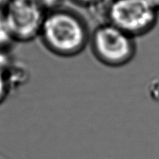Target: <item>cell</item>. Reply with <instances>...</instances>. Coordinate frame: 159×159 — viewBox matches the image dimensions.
<instances>
[{"label":"cell","instance_id":"6da1fadb","mask_svg":"<svg viewBox=\"0 0 159 159\" xmlns=\"http://www.w3.org/2000/svg\"><path fill=\"white\" fill-rule=\"evenodd\" d=\"M91 32L74 13L57 10L46 14L38 38L49 52L61 57H73L89 45Z\"/></svg>","mask_w":159,"mask_h":159},{"label":"cell","instance_id":"7a4b0ae2","mask_svg":"<svg viewBox=\"0 0 159 159\" xmlns=\"http://www.w3.org/2000/svg\"><path fill=\"white\" fill-rule=\"evenodd\" d=\"M89 45L94 57L110 67L126 65L137 52L135 38L108 22L91 32Z\"/></svg>","mask_w":159,"mask_h":159},{"label":"cell","instance_id":"3957f363","mask_svg":"<svg viewBox=\"0 0 159 159\" xmlns=\"http://www.w3.org/2000/svg\"><path fill=\"white\" fill-rule=\"evenodd\" d=\"M108 23L137 38L155 27L157 10L148 0H116L108 10Z\"/></svg>","mask_w":159,"mask_h":159},{"label":"cell","instance_id":"277c9868","mask_svg":"<svg viewBox=\"0 0 159 159\" xmlns=\"http://www.w3.org/2000/svg\"><path fill=\"white\" fill-rule=\"evenodd\" d=\"M15 42L38 38L46 14L39 0H8L3 8Z\"/></svg>","mask_w":159,"mask_h":159},{"label":"cell","instance_id":"5b68a950","mask_svg":"<svg viewBox=\"0 0 159 159\" xmlns=\"http://www.w3.org/2000/svg\"><path fill=\"white\" fill-rule=\"evenodd\" d=\"M15 42L13 34L6 18L3 9L0 10V51H7Z\"/></svg>","mask_w":159,"mask_h":159},{"label":"cell","instance_id":"8992f818","mask_svg":"<svg viewBox=\"0 0 159 159\" xmlns=\"http://www.w3.org/2000/svg\"><path fill=\"white\" fill-rule=\"evenodd\" d=\"M10 90L11 87L7 79V72L0 68V105L6 100Z\"/></svg>","mask_w":159,"mask_h":159},{"label":"cell","instance_id":"52a82bcc","mask_svg":"<svg viewBox=\"0 0 159 159\" xmlns=\"http://www.w3.org/2000/svg\"><path fill=\"white\" fill-rule=\"evenodd\" d=\"M148 1L156 10H157L159 8V0H148Z\"/></svg>","mask_w":159,"mask_h":159},{"label":"cell","instance_id":"ba28073f","mask_svg":"<svg viewBox=\"0 0 159 159\" xmlns=\"http://www.w3.org/2000/svg\"><path fill=\"white\" fill-rule=\"evenodd\" d=\"M78 2H81V3H84V4H90L92 3V2H95L97 0H77Z\"/></svg>","mask_w":159,"mask_h":159},{"label":"cell","instance_id":"9c48e42d","mask_svg":"<svg viewBox=\"0 0 159 159\" xmlns=\"http://www.w3.org/2000/svg\"><path fill=\"white\" fill-rule=\"evenodd\" d=\"M3 1L4 0H0V7L2 5V3H3ZM0 10H2V9H1V7H0Z\"/></svg>","mask_w":159,"mask_h":159}]
</instances>
